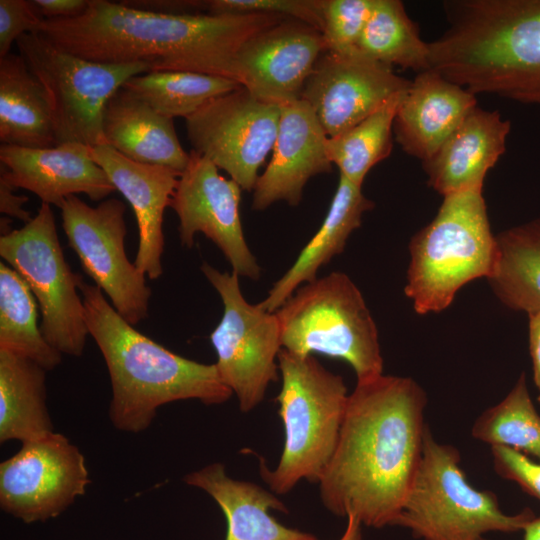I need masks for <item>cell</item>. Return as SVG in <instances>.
<instances>
[{"mask_svg": "<svg viewBox=\"0 0 540 540\" xmlns=\"http://www.w3.org/2000/svg\"><path fill=\"white\" fill-rule=\"evenodd\" d=\"M426 404L425 391L409 377L357 382L318 483L331 513L354 514L368 527L396 526L422 457Z\"/></svg>", "mask_w": 540, "mask_h": 540, "instance_id": "cell-1", "label": "cell"}, {"mask_svg": "<svg viewBox=\"0 0 540 540\" xmlns=\"http://www.w3.org/2000/svg\"><path fill=\"white\" fill-rule=\"evenodd\" d=\"M285 19L263 14L167 15L89 0L78 17L44 19L37 34L63 51L97 63L140 62L150 71H188L238 82L237 57L244 43Z\"/></svg>", "mask_w": 540, "mask_h": 540, "instance_id": "cell-2", "label": "cell"}, {"mask_svg": "<svg viewBox=\"0 0 540 540\" xmlns=\"http://www.w3.org/2000/svg\"><path fill=\"white\" fill-rule=\"evenodd\" d=\"M431 69L478 93L540 107V0H448Z\"/></svg>", "mask_w": 540, "mask_h": 540, "instance_id": "cell-3", "label": "cell"}, {"mask_svg": "<svg viewBox=\"0 0 540 540\" xmlns=\"http://www.w3.org/2000/svg\"><path fill=\"white\" fill-rule=\"evenodd\" d=\"M79 290L89 335L109 372L108 416L117 430L145 431L157 410L171 402L193 399L215 405L232 396L215 364L180 356L143 335L119 315L96 285L83 280Z\"/></svg>", "mask_w": 540, "mask_h": 540, "instance_id": "cell-4", "label": "cell"}, {"mask_svg": "<svg viewBox=\"0 0 540 540\" xmlns=\"http://www.w3.org/2000/svg\"><path fill=\"white\" fill-rule=\"evenodd\" d=\"M278 366L282 385L276 402L284 446L274 470L260 459V475L273 493L282 495L303 479L319 483L336 449L349 394L343 377L313 355L282 348Z\"/></svg>", "mask_w": 540, "mask_h": 540, "instance_id": "cell-5", "label": "cell"}, {"mask_svg": "<svg viewBox=\"0 0 540 540\" xmlns=\"http://www.w3.org/2000/svg\"><path fill=\"white\" fill-rule=\"evenodd\" d=\"M405 294L421 315L446 309L468 282L492 274L496 235L482 188L443 197L433 220L409 244Z\"/></svg>", "mask_w": 540, "mask_h": 540, "instance_id": "cell-6", "label": "cell"}, {"mask_svg": "<svg viewBox=\"0 0 540 540\" xmlns=\"http://www.w3.org/2000/svg\"><path fill=\"white\" fill-rule=\"evenodd\" d=\"M282 348L346 361L357 382L383 374L378 331L355 283L331 272L299 287L275 312Z\"/></svg>", "mask_w": 540, "mask_h": 540, "instance_id": "cell-7", "label": "cell"}, {"mask_svg": "<svg viewBox=\"0 0 540 540\" xmlns=\"http://www.w3.org/2000/svg\"><path fill=\"white\" fill-rule=\"evenodd\" d=\"M460 453L437 442L427 427L421 461L396 526L422 540H482L489 532H516L535 516L506 514L497 496L475 489L460 467Z\"/></svg>", "mask_w": 540, "mask_h": 540, "instance_id": "cell-8", "label": "cell"}, {"mask_svg": "<svg viewBox=\"0 0 540 540\" xmlns=\"http://www.w3.org/2000/svg\"><path fill=\"white\" fill-rule=\"evenodd\" d=\"M19 54L44 87L58 144L91 148L105 143L103 114L109 99L131 78L150 72L140 62L105 64L63 51L37 33L17 41Z\"/></svg>", "mask_w": 540, "mask_h": 540, "instance_id": "cell-9", "label": "cell"}, {"mask_svg": "<svg viewBox=\"0 0 540 540\" xmlns=\"http://www.w3.org/2000/svg\"><path fill=\"white\" fill-rule=\"evenodd\" d=\"M0 256L36 298L47 342L61 354L81 356L89 335L79 290L83 278L65 260L51 205L42 203L22 228L3 233Z\"/></svg>", "mask_w": 540, "mask_h": 540, "instance_id": "cell-10", "label": "cell"}, {"mask_svg": "<svg viewBox=\"0 0 540 540\" xmlns=\"http://www.w3.org/2000/svg\"><path fill=\"white\" fill-rule=\"evenodd\" d=\"M201 271L224 307L210 334L217 355L215 365L223 383L237 396L240 410L249 412L263 401L268 386L280 373L282 345L276 313L250 304L235 273L221 272L206 262Z\"/></svg>", "mask_w": 540, "mask_h": 540, "instance_id": "cell-11", "label": "cell"}, {"mask_svg": "<svg viewBox=\"0 0 540 540\" xmlns=\"http://www.w3.org/2000/svg\"><path fill=\"white\" fill-rule=\"evenodd\" d=\"M59 209L68 244L85 273L128 323L134 326L146 319L152 292L125 251L126 205L108 198L93 207L70 195Z\"/></svg>", "mask_w": 540, "mask_h": 540, "instance_id": "cell-12", "label": "cell"}, {"mask_svg": "<svg viewBox=\"0 0 540 540\" xmlns=\"http://www.w3.org/2000/svg\"><path fill=\"white\" fill-rule=\"evenodd\" d=\"M279 119V105L240 86L205 103L185 125L191 150L227 172L242 190L252 191L273 149Z\"/></svg>", "mask_w": 540, "mask_h": 540, "instance_id": "cell-13", "label": "cell"}, {"mask_svg": "<svg viewBox=\"0 0 540 540\" xmlns=\"http://www.w3.org/2000/svg\"><path fill=\"white\" fill-rule=\"evenodd\" d=\"M0 463V507L24 523L55 518L86 493V460L63 434L21 443Z\"/></svg>", "mask_w": 540, "mask_h": 540, "instance_id": "cell-14", "label": "cell"}, {"mask_svg": "<svg viewBox=\"0 0 540 540\" xmlns=\"http://www.w3.org/2000/svg\"><path fill=\"white\" fill-rule=\"evenodd\" d=\"M189 154L169 205L179 219L181 244L191 248L195 234L203 233L222 251L233 273L257 280L261 268L247 245L240 218L242 188L220 175L205 156L193 150Z\"/></svg>", "mask_w": 540, "mask_h": 540, "instance_id": "cell-15", "label": "cell"}, {"mask_svg": "<svg viewBox=\"0 0 540 540\" xmlns=\"http://www.w3.org/2000/svg\"><path fill=\"white\" fill-rule=\"evenodd\" d=\"M411 80L358 50L324 51L308 77L300 99L307 102L328 137L336 136L407 91Z\"/></svg>", "mask_w": 540, "mask_h": 540, "instance_id": "cell-16", "label": "cell"}, {"mask_svg": "<svg viewBox=\"0 0 540 540\" xmlns=\"http://www.w3.org/2000/svg\"><path fill=\"white\" fill-rule=\"evenodd\" d=\"M326 51L319 30L285 19L248 39L237 57V80L257 99L282 105L300 99Z\"/></svg>", "mask_w": 540, "mask_h": 540, "instance_id": "cell-17", "label": "cell"}, {"mask_svg": "<svg viewBox=\"0 0 540 540\" xmlns=\"http://www.w3.org/2000/svg\"><path fill=\"white\" fill-rule=\"evenodd\" d=\"M271 159L253 189L252 209L262 211L278 201L297 206L308 180L330 173L328 138L310 105L302 99L282 104Z\"/></svg>", "mask_w": 540, "mask_h": 540, "instance_id": "cell-18", "label": "cell"}, {"mask_svg": "<svg viewBox=\"0 0 540 540\" xmlns=\"http://www.w3.org/2000/svg\"><path fill=\"white\" fill-rule=\"evenodd\" d=\"M0 174L16 189L38 196L42 203L60 208L70 195L86 194L100 201L114 191L106 172L93 160L91 147L67 142L32 149L2 144Z\"/></svg>", "mask_w": 540, "mask_h": 540, "instance_id": "cell-19", "label": "cell"}, {"mask_svg": "<svg viewBox=\"0 0 540 540\" xmlns=\"http://www.w3.org/2000/svg\"><path fill=\"white\" fill-rule=\"evenodd\" d=\"M93 160L131 205L139 242L134 264L150 280L163 273V218L180 174L171 168L130 160L107 144L91 148Z\"/></svg>", "mask_w": 540, "mask_h": 540, "instance_id": "cell-20", "label": "cell"}, {"mask_svg": "<svg viewBox=\"0 0 540 540\" xmlns=\"http://www.w3.org/2000/svg\"><path fill=\"white\" fill-rule=\"evenodd\" d=\"M477 106L476 95L430 69L417 73L403 95L393 124L402 150L430 159Z\"/></svg>", "mask_w": 540, "mask_h": 540, "instance_id": "cell-21", "label": "cell"}, {"mask_svg": "<svg viewBox=\"0 0 540 540\" xmlns=\"http://www.w3.org/2000/svg\"><path fill=\"white\" fill-rule=\"evenodd\" d=\"M511 123L498 111L475 106L428 160L422 162L428 185L443 197L483 188L488 171L506 149Z\"/></svg>", "mask_w": 540, "mask_h": 540, "instance_id": "cell-22", "label": "cell"}, {"mask_svg": "<svg viewBox=\"0 0 540 540\" xmlns=\"http://www.w3.org/2000/svg\"><path fill=\"white\" fill-rule=\"evenodd\" d=\"M183 481L209 494L227 521L225 540H318L314 535L280 524L270 510L287 512L285 504L258 484L233 479L222 463H211Z\"/></svg>", "mask_w": 540, "mask_h": 540, "instance_id": "cell-23", "label": "cell"}, {"mask_svg": "<svg viewBox=\"0 0 540 540\" xmlns=\"http://www.w3.org/2000/svg\"><path fill=\"white\" fill-rule=\"evenodd\" d=\"M103 134L105 143L126 158L165 166L180 175L190 159L179 142L173 119L158 113L124 88L105 107Z\"/></svg>", "mask_w": 540, "mask_h": 540, "instance_id": "cell-24", "label": "cell"}, {"mask_svg": "<svg viewBox=\"0 0 540 540\" xmlns=\"http://www.w3.org/2000/svg\"><path fill=\"white\" fill-rule=\"evenodd\" d=\"M373 207L374 203L362 193V186L339 176L320 228L258 305L268 312H276L299 287L316 280L319 269L343 252L351 233L360 227L362 215Z\"/></svg>", "mask_w": 540, "mask_h": 540, "instance_id": "cell-25", "label": "cell"}, {"mask_svg": "<svg viewBox=\"0 0 540 540\" xmlns=\"http://www.w3.org/2000/svg\"><path fill=\"white\" fill-rule=\"evenodd\" d=\"M0 141L32 149L59 145L48 95L20 54L0 58Z\"/></svg>", "mask_w": 540, "mask_h": 540, "instance_id": "cell-26", "label": "cell"}, {"mask_svg": "<svg viewBox=\"0 0 540 540\" xmlns=\"http://www.w3.org/2000/svg\"><path fill=\"white\" fill-rule=\"evenodd\" d=\"M47 370L35 361L0 350V442L21 443L54 431L47 407Z\"/></svg>", "mask_w": 540, "mask_h": 540, "instance_id": "cell-27", "label": "cell"}, {"mask_svg": "<svg viewBox=\"0 0 540 540\" xmlns=\"http://www.w3.org/2000/svg\"><path fill=\"white\" fill-rule=\"evenodd\" d=\"M497 256L487 281L508 308L540 311V215L496 235Z\"/></svg>", "mask_w": 540, "mask_h": 540, "instance_id": "cell-28", "label": "cell"}, {"mask_svg": "<svg viewBox=\"0 0 540 540\" xmlns=\"http://www.w3.org/2000/svg\"><path fill=\"white\" fill-rule=\"evenodd\" d=\"M357 50L388 67L421 73L431 69L430 50L399 0H374Z\"/></svg>", "mask_w": 540, "mask_h": 540, "instance_id": "cell-29", "label": "cell"}, {"mask_svg": "<svg viewBox=\"0 0 540 540\" xmlns=\"http://www.w3.org/2000/svg\"><path fill=\"white\" fill-rule=\"evenodd\" d=\"M0 350L29 358L47 371L62 361V354L41 332L38 307L29 286L4 262L0 263Z\"/></svg>", "mask_w": 540, "mask_h": 540, "instance_id": "cell-30", "label": "cell"}, {"mask_svg": "<svg viewBox=\"0 0 540 540\" xmlns=\"http://www.w3.org/2000/svg\"><path fill=\"white\" fill-rule=\"evenodd\" d=\"M242 86L237 81L188 71H150L131 77L122 88L158 113L187 118L213 98Z\"/></svg>", "mask_w": 540, "mask_h": 540, "instance_id": "cell-31", "label": "cell"}, {"mask_svg": "<svg viewBox=\"0 0 540 540\" xmlns=\"http://www.w3.org/2000/svg\"><path fill=\"white\" fill-rule=\"evenodd\" d=\"M404 94L392 97L356 125L327 138V156L339 169L340 176L362 186L369 171L389 157L393 148L394 119Z\"/></svg>", "mask_w": 540, "mask_h": 540, "instance_id": "cell-32", "label": "cell"}, {"mask_svg": "<svg viewBox=\"0 0 540 540\" xmlns=\"http://www.w3.org/2000/svg\"><path fill=\"white\" fill-rule=\"evenodd\" d=\"M472 436L491 446H506L540 460V415L524 374L498 404L475 420Z\"/></svg>", "mask_w": 540, "mask_h": 540, "instance_id": "cell-33", "label": "cell"}, {"mask_svg": "<svg viewBox=\"0 0 540 540\" xmlns=\"http://www.w3.org/2000/svg\"><path fill=\"white\" fill-rule=\"evenodd\" d=\"M373 4L374 0H325L321 34L326 51L357 50Z\"/></svg>", "mask_w": 540, "mask_h": 540, "instance_id": "cell-34", "label": "cell"}, {"mask_svg": "<svg viewBox=\"0 0 540 540\" xmlns=\"http://www.w3.org/2000/svg\"><path fill=\"white\" fill-rule=\"evenodd\" d=\"M325 0H208L211 15H279L322 31Z\"/></svg>", "mask_w": 540, "mask_h": 540, "instance_id": "cell-35", "label": "cell"}, {"mask_svg": "<svg viewBox=\"0 0 540 540\" xmlns=\"http://www.w3.org/2000/svg\"><path fill=\"white\" fill-rule=\"evenodd\" d=\"M495 471L540 501V462L506 446H491Z\"/></svg>", "mask_w": 540, "mask_h": 540, "instance_id": "cell-36", "label": "cell"}, {"mask_svg": "<svg viewBox=\"0 0 540 540\" xmlns=\"http://www.w3.org/2000/svg\"><path fill=\"white\" fill-rule=\"evenodd\" d=\"M43 20L31 1L0 0V58L23 34L37 33Z\"/></svg>", "mask_w": 540, "mask_h": 540, "instance_id": "cell-37", "label": "cell"}, {"mask_svg": "<svg viewBox=\"0 0 540 540\" xmlns=\"http://www.w3.org/2000/svg\"><path fill=\"white\" fill-rule=\"evenodd\" d=\"M119 2L130 8L159 14L181 15L205 13V1L125 0Z\"/></svg>", "mask_w": 540, "mask_h": 540, "instance_id": "cell-38", "label": "cell"}, {"mask_svg": "<svg viewBox=\"0 0 540 540\" xmlns=\"http://www.w3.org/2000/svg\"><path fill=\"white\" fill-rule=\"evenodd\" d=\"M43 19H69L82 15L89 0H32Z\"/></svg>", "mask_w": 540, "mask_h": 540, "instance_id": "cell-39", "label": "cell"}, {"mask_svg": "<svg viewBox=\"0 0 540 540\" xmlns=\"http://www.w3.org/2000/svg\"><path fill=\"white\" fill-rule=\"evenodd\" d=\"M15 190L16 188L0 174V212L27 223L33 218L23 208L28 198L24 195H16Z\"/></svg>", "mask_w": 540, "mask_h": 540, "instance_id": "cell-40", "label": "cell"}, {"mask_svg": "<svg viewBox=\"0 0 540 540\" xmlns=\"http://www.w3.org/2000/svg\"><path fill=\"white\" fill-rule=\"evenodd\" d=\"M529 349L533 364V379L540 390V311L528 313Z\"/></svg>", "mask_w": 540, "mask_h": 540, "instance_id": "cell-41", "label": "cell"}, {"mask_svg": "<svg viewBox=\"0 0 540 540\" xmlns=\"http://www.w3.org/2000/svg\"><path fill=\"white\" fill-rule=\"evenodd\" d=\"M338 540H363L362 523L354 514L347 515L345 531Z\"/></svg>", "mask_w": 540, "mask_h": 540, "instance_id": "cell-42", "label": "cell"}, {"mask_svg": "<svg viewBox=\"0 0 540 540\" xmlns=\"http://www.w3.org/2000/svg\"><path fill=\"white\" fill-rule=\"evenodd\" d=\"M523 540H540V517H534L523 529Z\"/></svg>", "mask_w": 540, "mask_h": 540, "instance_id": "cell-43", "label": "cell"}, {"mask_svg": "<svg viewBox=\"0 0 540 540\" xmlns=\"http://www.w3.org/2000/svg\"><path fill=\"white\" fill-rule=\"evenodd\" d=\"M538 401L540 403V390H539V395H538Z\"/></svg>", "mask_w": 540, "mask_h": 540, "instance_id": "cell-44", "label": "cell"}]
</instances>
